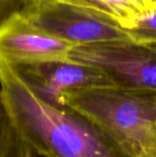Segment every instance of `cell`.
Listing matches in <instances>:
<instances>
[{
	"label": "cell",
	"mask_w": 156,
	"mask_h": 157,
	"mask_svg": "<svg viewBox=\"0 0 156 157\" xmlns=\"http://www.w3.org/2000/svg\"><path fill=\"white\" fill-rule=\"evenodd\" d=\"M0 93L22 137L36 156L110 157L107 140L86 121L39 96L17 70L0 59Z\"/></svg>",
	"instance_id": "obj_1"
},
{
	"label": "cell",
	"mask_w": 156,
	"mask_h": 157,
	"mask_svg": "<svg viewBox=\"0 0 156 157\" xmlns=\"http://www.w3.org/2000/svg\"><path fill=\"white\" fill-rule=\"evenodd\" d=\"M21 1H22L23 6L26 5V4H29V3H33V2H42V1H66V2H70V3H74V4H77V5H80V6H86V7L95 9V10H97V11H101L96 6H94L93 4H91L87 0H21Z\"/></svg>",
	"instance_id": "obj_11"
},
{
	"label": "cell",
	"mask_w": 156,
	"mask_h": 157,
	"mask_svg": "<svg viewBox=\"0 0 156 157\" xmlns=\"http://www.w3.org/2000/svg\"><path fill=\"white\" fill-rule=\"evenodd\" d=\"M146 46V45H145ZM151 50H153V51H154L156 52V44H152V45H147Z\"/></svg>",
	"instance_id": "obj_13"
},
{
	"label": "cell",
	"mask_w": 156,
	"mask_h": 157,
	"mask_svg": "<svg viewBox=\"0 0 156 157\" xmlns=\"http://www.w3.org/2000/svg\"><path fill=\"white\" fill-rule=\"evenodd\" d=\"M122 155L156 157V93L100 85L66 94L61 103Z\"/></svg>",
	"instance_id": "obj_2"
},
{
	"label": "cell",
	"mask_w": 156,
	"mask_h": 157,
	"mask_svg": "<svg viewBox=\"0 0 156 157\" xmlns=\"http://www.w3.org/2000/svg\"><path fill=\"white\" fill-rule=\"evenodd\" d=\"M115 20L121 28L129 29L137 17L148 10L141 0H87Z\"/></svg>",
	"instance_id": "obj_8"
},
{
	"label": "cell",
	"mask_w": 156,
	"mask_h": 157,
	"mask_svg": "<svg viewBox=\"0 0 156 157\" xmlns=\"http://www.w3.org/2000/svg\"><path fill=\"white\" fill-rule=\"evenodd\" d=\"M74 47L37 29L18 11L0 22V59L12 66L71 62Z\"/></svg>",
	"instance_id": "obj_5"
},
{
	"label": "cell",
	"mask_w": 156,
	"mask_h": 157,
	"mask_svg": "<svg viewBox=\"0 0 156 157\" xmlns=\"http://www.w3.org/2000/svg\"><path fill=\"white\" fill-rule=\"evenodd\" d=\"M141 2L148 10L156 8V0H141Z\"/></svg>",
	"instance_id": "obj_12"
},
{
	"label": "cell",
	"mask_w": 156,
	"mask_h": 157,
	"mask_svg": "<svg viewBox=\"0 0 156 157\" xmlns=\"http://www.w3.org/2000/svg\"><path fill=\"white\" fill-rule=\"evenodd\" d=\"M12 67L39 96L59 107L63 97L71 91L115 84L105 72L71 62H47Z\"/></svg>",
	"instance_id": "obj_6"
},
{
	"label": "cell",
	"mask_w": 156,
	"mask_h": 157,
	"mask_svg": "<svg viewBox=\"0 0 156 157\" xmlns=\"http://www.w3.org/2000/svg\"><path fill=\"white\" fill-rule=\"evenodd\" d=\"M71 63L105 72L116 85L156 93V52L131 40H115L74 46Z\"/></svg>",
	"instance_id": "obj_4"
},
{
	"label": "cell",
	"mask_w": 156,
	"mask_h": 157,
	"mask_svg": "<svg viewBox=\"0 0 156 157\" xmlns=\"http://www.w3.org/2000/svg\"><path fill=\"white\" fill-rule=\"evenodd\" d=\"M23 6L21 0H0V22Z\"/></svg>",
	"instance_id": "obj_10"
},
{
	"label": "cell",
	"mask_w": 156,
	"mask_h": 157,
	"mask_svg": "<svg viewBox=\"0 0 156 157\" xmlns=\"http://www.w3.org/2000/svg\"><path fill=\"white\" fill-rule=\"evenodd\" d=\"M18 12L31 25L74 46L131 40L126 30L101 11L66 1L24 5Z\"/></svg>",
	"instance_id": "obj_3"
},
{
	"label": "cell",
	"mask_w": 156,
	"mask_h": 157,
	"mask_svg": "<svg viewBox=\"0 0 156 157\" xmlns=\"http://www.w3.org/2000/svg\"><path fill=\"white\" fill-rule=\"evenodd\" d=\"M131 41L142 45L156 44V8L141 14L132 26L124 29Z\"/></svg>",
	"instance_id": "obj_9"
},
{
	"label": "cell",
	"mask_w": 156,
	"mask_h": 157,
	"mask_svg": "<svg viewBox=\"0 0 156 157\" xmlns=\"http://www.w3.org/2000/svg\"><path fill=\"white\" fill-rule=\"evenodd\" d=\"M36 156L22 137L0 93V157Z\"/></svg>",
	"instance_id": "obj_7"
}]
</instances>
